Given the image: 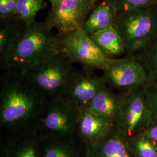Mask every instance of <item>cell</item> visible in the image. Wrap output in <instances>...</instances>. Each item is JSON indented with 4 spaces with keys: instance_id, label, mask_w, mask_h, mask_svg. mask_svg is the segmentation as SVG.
I'll return each instance as SVG.
<instances>
[{
    "instance_id": "1",
    "label": "cell",
    "mask_w": 157,
    "mask_h": 157,
    "mask_svg": "<svg viewBox=\"0 0 157 157\" xmlns=\"http://www.w3.org/2000/svg\"><path fill=\"white\" fill-rule=\"evenodd\" d=\"M52 30L45 21L26 25L11 50L1 57L4 72L22 75L61 51L58 34Z\"/></svg>"
},
{
    "instance_id": "2",
    "label": "cell",
    "mask_w": 157,
    "mask_h": 157,
    "mask_svg": "<svg viewBox=\"0 0 157 157\" xmlns=\"http://www.w3.org/2000/svg\"><path fill=\"white\" fill-rule=\"evenodd\" d=\"M4 73L1 91V121L15 124L33 114L41 106L44 97L22 75Z\"/></svg>"
},
{
    "instance_id": "3",
    "label": "cell",
    "mask_w": 157,
    "mask_h": 157,
    "mask_svg": "<svg viewBox=\"0 0 157 157\" xmlns=\"http://www.w3.org/2000/svg\"><path fill=\"white\" fill-rule=\"evenodd\" d=\"M115 13L113 26L124 40L126 56H133L157 34V6Z\"/></svg>"
},
{
    "instance_id": "4",
    "label": "cell",
    "mask_w": 157,
    "mask_h": 157,
    "mask_svg": "<svg viewBox=\"0 0 157 157\" xmlns=\"http://www.w3.org/2000/svg\"><path fill=\"white\" fill-rule=\"evenodd\" d=\"M77 69L63 52L59 51L22 75L43 97L61 96Z\"/></svg>"
},
{
    "instance_id": "5",
    "label": "cell",
    "mask_w": 157,
    "mask_h": 157,
    "mask_svg": "<svg viewBox=\"0 0 157 157\" xmlns=\"http://www.w3.org/2000/svg\"><path fill=\"white\" fill-rule=\"evenodd\" d=\"M144 87L123 93V103L115 129L127 140L144 133L154 118Z\"/></svg>"
},
{
    "instance_id": "6",
    "label": "cell",
    "mask_w": 157,
    "mask_h": 157,
    "mask_svg": "<svg viewBox=\"0 0 157 157\" xmlns=\"http://www.w3.org/2000/svg\"><path fill=\"white\" fill-rule=\"evenodd\" d=\"M58 34L61 51L74 63L95 70H102L112 59L101 51L83 28Z\"/></svg>"
},
{
    "instance_id": "7",
    "label": "cell",
    "mask_w": 157,
    "mask_h": 157,
    "mask_svg": "<svg viewBox=\"0 0 157 157\" xmlns=\"http://www.w3.org/2000/svg\"><path fill=\"white\" fill-rule=\"evenodd\" d=\"M102 71L107 85L119 93L144 87L148 82L145 68L134 56L112 58Z\"/></svg>"
},
{
    "instance_id": "8",
    "label": "cell",
    "mask_w": 157,
    "mask_h": 157,
    "mask_svg": "<svg viewBox=\"0 0 157 157\" xmlns=\"http://www.w3.org/2000/svg\"><path fill=\"white\" fill-rule=\"evenodd\" d=\"M97 0H61L51 8L45 22L59 33L83 28Z\"/></svg>"
},
{
    "instance_id": "9",
    "label": "cell",
    "mask_w": 157,
    "mask_h": 157,
    "mask_svg": "<svg viewBox=\"0 0 157 157\" xmlns=\"http://www.w3.org/2000/svg\"><path fill=\"white\" fill-rule=\"evenodd\" d=\"M92 68L77 69L61 95L78 108L86 107L100 90L107 85L102 76Z\"/></svg>"
},
{
    "instance_id": "10",
    "label": "cell",
    "mask_w": 157,
    "mask_h": 157,
    "mask_svg": "<svg viewBox=\"0 0 157 157\" xmlns=\"http://www.w3.org/2000/svg\"><path fill=\"white\" fill-rule=\"evenodd\" d=\"M79 108L61 96L48 104L43 124L46 129L58 134H67L78 123Z\"/></svg>"
},
{
    "instance_id": "11",
    "label": "cell",
    "mask_w": 157,
    "mask_h": 157,
    "mask_svg": "<svg viewBox=\"0 0 157 157\" xmlns=\"http://www.w3.org/2000/svg\"><path fill=\"white\" fill-rule=\"evenodd\" d=\"M78 124L80 135L91 145L107 137L115 129L113 124L87 107L80 108Z\"/></svg>"
},
{
    "instance_id": "12",
    "label": "cell",
    "mask_w": 157,
    "mask_h": 157,
    "mask_svg": "<svg viewBox=\"0 0 157 157\" xmlns=\"http://www.w3.org/2000/svg\"><path fill=\"white\" fill-rule=\"evenodd\" d=\"M124 100V93H116L106 85L86 107L105 119L115 126Z\"/></svg>"
},
{
    "instance_id": "13",
    "label": "cell",
    "mask_w": 157,
    "mask_h": 157,
    "mask_svg": "<svg viewBox=\"0 0 157 157\" xmlns=\"http://www.w3.org/2000/svg\"><path fill=\"white\" fill-rule=\"evenodd\" d=\"M89 157H135L128 140L114 129L107 137L91 145Z\"/></svg>"
},
{
    "instance_id": "14",
    "label": "cell",
    "mask_w": 157,
    "mask_h": 157,
    "mask_svg": "<svg viewBox=\"0 0 157 157\" xmlns=\"http://www.w3.org/2000/svg\"><path fill=\"white\" fill-rule=\"evenodd\" d=\"M115 11L111 0H104L90 12L83 26L89 36L113 26Z\"/></svg>"
},
{
    "instance_id": "15",
    "label": "cell",
    "mask_w": 157,
    "mask_h": 157,
    "mask_svg": "<svg viewBox=\"0 0 157 157\" xmlns=\"http://www.w3.org/2000/svg\"><path fill=\"white\" fill-rule=\"evenodd\" d=\"M90 37L107 56L117 58L126 56V51L124 40L113 26L94 34Z\"/></svg>"
},
{
    "instance_id": "16",
    "label": "cell",
    "mask_w": 157,
    "mask_h": 157,
    "mask_svg": "<svg viewBox=\"0 0 157 157\" xmlns=\"http://www.w3.org/2000/svg\"><path fill=\"white\" fill-rule=\"evenodd\" d=\"M26 26V23L17 17L1 21L0 56H6L11 50Z\"/></svg>"
},
{
    "instance_id": "17",
    "label": "cell",
    "mask_w": 157,
    "mask_h": 157,
    "mask_svg": "<svg viewBox=\"0 0 157 157\" xmlns=\"http://www.w3.org/2000/svg\"><path fill=\"white\" fill-rule=\"evenodd\" d=\"M133 56L145 68L148 82L157 83V33L145 47Z\"/></svg>"
},
{
    "instance_id": "18",
    "label": "cell",
    "mask_w": 157,
    "mask_h": 157,
    "mask_svg": "<svg viewBox=\"0 0 157 157\" xmlns=\"http://www.w3.org/2000/svg\"><path fill=\"white\" fill-rule=\"evenodd\" d=\"M130 150L135 157H157V142L144 133L128 140Z\"/></svg>"
},
{
    "instance_id": "19",
    "label": "cell",
    "mask_w": 157,
    "mask_h": 157,
    "mask_svg": "<svg viewBox=\"0 0 157 157\" xmlns=\"http://www.w3.org/2000/svg\"><path fill=\"white\" fill-rule=\"evenodd\" d=\"M45 0H17L16 17L26 25L35 22L37 14L44 6Z\"/></svg>"
},
{
    "instance_id": "20",
    "label": "cell",
    "mask_w": 157,
    "mask_h": 157,
    "mask_svg": "<svg viewBox=\"0 0 157 157\" xmlns=\"http://www.w3.org/2000/svg\"><path fill=\"white\" fill-rule=\"evenodd\" d=\"M115 12L157 6V0H111Z\"/></svg>"
},
{
    "instance_id": "21",
    "label": "cell",
    "mask_w": 157,
    "mask_h": 157,
    "mask_svg": "<svg viewBox=\"0 0 157 157\" xmlns=\"http://www.w3.org/2000/svg\"><path fill=\"white\" fill-rule=\"evenodd\" d=\"M44 157H75L73 150L65 144H52L45 147Z\"/></svg>"
},
{
    "instance_id": "22",
    "label": "cell",
    "mask_w": 157,
    "mask_h": 157,
    "mask_svg": "<svg viewBox=\"0 0 157 157\" xmlns=\"http://www.w3.org/2000/svg\"><path fill=\"white\" fill-rule=\"evenodd\" d=\"M144 91L154 117H157V83L148 82L144 87Z\"/></svg>"
},
{
    "instance_id": "23",
    "label": "cell",
    "mask_w": 157,
    "mask_h": 157,
    "mask_svg": "<svg viewBox=\"0 0 157 157\" xmlns=\"http://www.w3.org/2000/svg\"><path fill=\"white\" fill-rule=\"evenodd\" d=\"M17 0H0V18L5 20L16 17Z\"/></svg>"
},
{
    "instance_id": "24",
    "label": "cell",
    "mask_w": 157,
    "mask_h": 157,
    "mask_svg": "<svg viewBox=\"0 0 157 157\" xmlns=\"http://www.w3.org/2000/svg\"><path fill=\"white\" fill-rule=\"evenodd\" d=\"M17 157H37L35 148L33 146L29 144L24 146L19 150Z\"/></svg>"
},
{
    "instance_id": "25",
    "label": "cell",
    "mask_w": 157,
    "mask_h": 157,
    "mask_svg": "<svg viewBox=\"0 0 157 157\" xmlns=\"http://www.w3.org/2000/svg\"><path fill=\"white\" fill-rule=\"evenodd\" d=\"M144 133L157 142V117L153 118L151 124Z\"/></svg>"
},
{
    "instance_id": "26",
    "label": "cell",
    "mask_w": 157,
    "mask_h": 157,
    "mask_svg": "<svg viewBox=\"0 0 157 157\" xmlns=\"http://www.w3.org/2000/svg\"><path fill=\"white\" fill-rule=\"evenodd\" d=\"M49 1L50 2L52 8H53V7H55L61 0H49Z\"/></svg>"
},
{
    "instance_id": "27",
    "label": "cell",
    "mask_w": 157,
    "mask_h": 157,
    "mask_svg": "<svg viewBox=\"0 0 157 157\" xmlns=\"http://www.w3.org/2000/svg\"></svg>"
}]
</instances>
